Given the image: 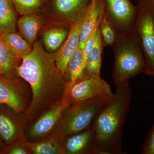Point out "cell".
Masks as SVG:
<instances>
[{
    "label": "cell",
    "instance_id": "1",
    "mask_svg": "<svg viewBox=\"0 0 154 154\" xmlns=\"http://www.w3.org/2000/svg\"><path fill=\"white\" fill-rule=\"evenodd\" d=\"M56 55L57 52H48L39 42H35L16 67L17 76L25 80L32 90V100L25 112L28 121L35 119L64 95L67 83L57 66Z\"/></svg>",
    "mask_w": 154,
    "mask_h": 154
},
{
    "label": "cell",
    "instance_id": "2",
    "mask_svg": "<svg viewBox=\"0 0 154 154\" xmlns=\"http://www.w3.org/2000/svg\"><path fill=\"white\" fill-rule=\"evenodd\" d=\"M113 98L98 116L93 126L95 154H121L122 127L131 99L129 82L115 85Z\"/></svg>",
    "mask_w": 154,
    "mask_h": 154
},
{
    "label": "cell",
    "instance_id": "3",
    "mask_svg": "<svg viewBox=\"0 0 154 154\" xmlns=\"http://www.w3.org/2000/svg\"><path fill=\"white\" fill-rule=\"evenodd\" d=\"M112 48L114 54L112 78L115 85L129 82L131 78L144 73V55L140 38L136 29L117 34Z\"/></svg>",
    "mask_w": 154,
    "mask_h": 154
},
{
    "label": "cell",
    "instance_id": "4",
    "mask_svg": "<svg viewBox=\"0 0 154 154\" xmlns=\"http://www.w3.org/2000/svg\"><path fill=\"white\" fill-rule=\"evenodd\" d=\"M113 96L72 103L59 122L52 137L62 143L68 137L92 128Z\"/></svg>",
    "mask_w": 154,
    "mask_h": 154
},
{
    "label": "cell",
    "instance_id": "5",
    "mask_svg": "<svg viewBox=\"0 0 154 154\" xmlns=\"http://www.w3.org/2000/svg\"><path fill=\"white\" fill-rule=\"evenodd\" d=\"M138 13L135 29L144 55V73L154 77V5L150 0H137Z\"/></svg>",
    "mask_w": 154,
    "mask_h": 154
},
{
    "label": "cell",
    "instance_id": "6",
    "mask_svg": "<svg viewBox=\"0 0 154 154\" xmlns=\"http://www.w3.org/2000/svg\"><path fill=\"white\" fill-rule=\"evenodd\" d=\"M104 17L117 34L135 29L138 9L132 0H102Z\"/></svg>",
    "mask_w": 154,
    "mask_h": 154
},
{
    "label": "cell",
    "instance_id": "7",
    "mask_svg": "<svg viewBox=\"0 0 154 154\" xmlns=\"http://www.w3.org/2000/svg\"><path fill=\"white\" fill-rule=\"evenodd\" d=\"M72 103L104 97H113L110 86L101 77L91 75L88 78L77 81L69 93Z\"/></svg>",
    "mask_w": 154,
    "mask_h": 154
},
{
    "label": "cell",
    "instance_id": "8",
    "mask_svg": "<svg viewBox=\"0 0 154 154\" xmlns=\"http://www.w3.org/2000/svg\"><path fill=\"white\" fill-rule=\"evenodd\" d=\"M69 90L66 88L63 98L44 112L34 123L29 131L30 137L34 139L44 137L57 125L65 111L71 104Z\"/></svg>",
    "mask_w": 154,
    "mask_h": 154
},
{
    "label": "cell",
    "instance_id": "9",
    "mask_svg": "<svg viewBox=\"0 0 154 154\" xmlns=\"http://www.w3.org/2000/svg\"><path fill=\"white\" fill-rule=\"evenodd\" d=\"M92 0H43L42 7L56 14L64 25L71 26L88 11Z\"/></svg>",
    "mask_w": 154,
    "mask_h": 154
},
{
    "label": "cell",
    "instance_id": "10",
    "mask_svg": "<svg viewBox=\"0 0 154 154\" xmlns=\"http://www.w3.org/2000/svg\"><path fill=\"white\" fill-rule=\"evenodd\" d=\"M88 11L72 24L67 37L57 52L56 65L64 77L70 58L79 47L80 32Z\"/></svg>",
    "mask_w": 154,
    "mask_h": 154
},
{
    "label": "cell",
    "instance_id": "11",
    "mask_svg": "<svg viewBox=\"0 0 154 154\" xmlns=\"http://www.w3.org/2000/svg\"><path fill=\"white\" fill-rule=\"evenodd\" d=\"M6 106L0 105V138L5 145V148L20 142L23 137L22 124Z\"/></svg>",
    "mask_w": 154,
    "mask_h": 154
},
{
    "label": "cell",
    "instance_id": "12",
    "mask_svg": "<svg viewBox=\"0 0 154 154\" xmlns=\"http://www.w3.org/2000/svg\"><path fill=\"white\" fill-rule=\"evenodd\" d=\"M18 84L17 81L8 79L0 75V105H6L16 113L27 110Z\"/></svg>",
    "mask_w": 154,
    "mask_h": 154
},
{
    "label": "cell",
    "instance_id": "13",
    "mask_svg": "<svg viewBox=\"0 0 154 154\" xmlns=\"http://www.w3.org/2000/svg\"><path fill=\"white\" fill-rule=\"evenodd\" d=\"M92 127L66 138L62 142L64 154H95V139Z\"/></svg>",
    "mask_w": 154,
    "mask_h": 154
},
{
    "label": "cell",
    "instance_id": "14",
    "mask_svg": "<svg viewBox=\"0 0 154 154\" xmlns=\"http://www.w3.org/2000/svg\"><path fill=\"white\" fill-rule=\"evenodd\" d=\"M103 48L104 46L102 44L99 29L94 46L90 51L87 57L86 69L81 79L88 78L91 75L100 77Z\"/></svg>",
    "mask_w": 154,
    "mask_h": 154
},
{
    "label": "cell",
    "instance_id": "15",
    "mask_svg": "<svg viewBox=\"0 0 154 154\" xmlns=\"http://www.w3.org/2000/svg\"><path fill=\"white\" fill-rule=\"evenodd\" d=\"M103 7L102 0H92L80 32L79 47L84 49L86 40L96 25Z\"/></svg>",
    "mask_w": 154,
    "mask_h": 154
},
{
    "label": "cell",
    "instance_id": "16",
    "mask_svg": "<svg viewBox=\"0 0 154 154\" xmlns=\"http://www.w3.org/2000/svg\"><path fill=\"white\" fill-rule=\"evenodd\" d=\"M20 59L0 38V75L8 79L17 81L16 67Z\"/></svg>",
    "mask_w": 154,
    "mask_h": 154
},
{
    "label": "cell",
    "instance_id": "17",
    "mask_svg": "<svg viewBox=\"0 0 154 154\" xmlns=\"http://www.w3.org/2000/svg\"><path fill=\"white\" fill-rule=\"evenodd\" d=\"M85 69L83 50L79 46L70 58L65 75L67 86L70 90L77 81L82 79Z\"/></svg>",
    "mask_w": 154,
    "mask_h": 154
},
{
    "label": "cell",
    "instance_id": "18",
    "mask_svg": "<svg viewBox=\"0 0 154 154\" xmlns=\"http://www.w3.org/2000/svg\"><path fill=\"white\" fill-rule=\"evenodd\" d=\"M19 33L31 46L37 38L41 27V22L34 14L22 16L17 22Z\"/></svg>",
    "mask_w": 154,
    "mask_h": 154
},
{
    "label": "cell",
    "instance_id": "19",
    "mask_svg": "<svg viewBox=\"0 0 154 154\" xmlns=\"http://www.w3.org/2000/svg\"><path fill=\"white\" fill-rule=\"evenodd\" d=\"M16 11L11 0H0V33L16 32Z\"/></svg>",
    "mask_w": 154,
    "mask_h": 154
},
{
    "label": "cell",
    "instance_id": "20",
    "mask_svg": "<svg viewBox=\"0 0 154 154\" xmlns=\"http://www.w3.org/2000/svg\"><path fill=\"white\" fill-rule=\"evenodd\" d=\"M0 38L9 49L19 58L28 54L32 46L16 32L0 33Z\"/></svg>",
    "mask_w": 154,
    "mask_h": 154
},
{
    "label": "cell",
    "instance_id": "21",
    "mask_svg": "<svg viewBox=\"0 0 154 154\" xmlns=\"http://www.w3.org/2000/svg\"><path fill=\"white\" fill-rule=\"evenodd\" d=\"M71 26L51 28L45 32L43 40L45 46L48 51H54L61 46L68 35Z\"/></svg>",
    "mask_w": 154,
    "mask_h": 154
},
{
    "label": "cell",
    "instance_id": "22",
    "mask_svg": "<svg viewBox=\"0 0 154 154\" xmlns=\"http://www.w3.org/2000/svg\"><path fill=\"white\" fill-rule=\"evenodd\" d=\"M62 143L53 137L37 143H28L26 145L35 154H64Z\"/></svg>",
    "mask_w": 154,
    "mask_h": 154
},
{
    "label": "cell",
    "instance_id": "23",
    "mask_svg": "<svg viewBox=\"0 0 154 154\" xmlns=\"http://www.w3.org/2000/svg\"><path fill=\"white\" fill-rule=\"evenodd\" d=\"M19 14H34L42 8L43 0H11Z\"/></svg>",
    "mask_w": 154,
    "mask_h": 154
},
{
    "label": "cell",
    "instance_id": "24",
    "mask_svg": "<svg viewBox=\"0 0 154 154\" xmlns=\"http://www.w3.org/2000/svg\"><path fill=\"white\" fill-rule=\"evenodd\" d=\"M99 29L104 47L107 46L112 48L115 43L117 33L104 16L100 23Z\"/></svg>",
    "mask_w": 154,
    "mask_h": 154
},
{
    "label": "cell",
    "instance_id": "25",
    "mask_svg": "<svg viewBox=\"0 0 154 154\" xmlns=\"http://www.w3.org/2000/svg\"><path fill=\"white\" fill-rule=\"evenodd\" d=\"M142 153L154 154V125L145 141Z\"/></svg>",
    "mask_w": 154,
    "mask_h": 154
},
{
    "label": "cell",
    "instance_id": "26",
    "mask_svg": "<svg viewBox=\"0 0 154 154\" xmlns=\"http://www.w3.org/2000/svg\"><path fill=\"white\" fill-rule=\"evenodd\" d=\"M18 143L4 149L2 152L9 154H26L29 153L28 147Z\"/></svg>",
    "mask_w": 154,
    "mask_h": 154
},
{
    "label": "cell",
    "instance_id": "27",
    "mask_svg": "<svg viewBox=\"0 0 154 154\" xmlns=\"http://www.w3.org/2000/svg\"><path fill=\"white\" fill-rule=\"evenodd\" d=\"M5 145L4 143V142H2L1 140L0 139V152H2L3 151V149L5 148Z\"/></svg>",
    "mask_w": 154,
    "mask_h": 154
},
{
    "label": "cell",
    "instance_id": "28",
    "mask_svg": "<svg viewBox=\"0 0 154 154\" xmlns=\"http://www.w3.org/2000/svg\"><path fill=\"white\" fill-rule=\"evenodd\" d=\"M152 2L153 4L154 5V0H150Z\"/></svg>",
    "mask_w": 154,
    "mask_h": 154
}]
</instances>
